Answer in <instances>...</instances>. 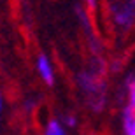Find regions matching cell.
<instances>
[{"instance_id": "obj_7", "label": "cell", "mask_w": 135, "mask_h": 135, "mask_svg": "<svg viewBox=\"0 0 135 135\" xmlns=\"http://www.w3.org/2000/svg\"><path fill=\"white\" fill-rule=\"evenodd\" d=\"M61 123H63L65 128H75L77 126V118L74 114H65V118L61 119Z\"/></svg>"}, {"instance_id": "obj_4", "label": "cell", "mask_w": 135, "mask_h": 135, "mask_svg": "<svg viewBox=\"0 0 135 135\" xmlns=\"http://www.w3.org/2000/svg\"><path fill=\"white\" fill-rule=\"evenodd\" d=\"M125 93H126V105L125 107L135 110V72H132V74L126 77Z\"/></svg>"}, {"instance_id": "obj_9", "label": "cell", "mask_w": 135, "mask_h": 135, "mask_svg": "<svg viewBox=\"0 0 135 135\" xmlns=\"http://www.w3.org/2000/svg\"><path fill=\"white\" fill-rule=\"evenodd\" d=\"M84 2H86V5H88L90 9H95L97 7V0H84Z\"/></svg>"}, {"instance_id": "obj_8", "label": "cell", "mask_w": 135, "mask_h": 135, "mask_svg": "<svg viewBox=\"0 0 135 135\" xmlns=\"http://www.w3.org/2000/svg\"><path fill=\"white\" fill-rule=\"evenodd\" d=\"M2 112H4V95L0 91V130H2Z\"/></svg>"}, {"instance_id": "obj_5", "label": "cell", "mask_w": 135, "mask_h": 135, "mask_svg": "<svg viewBox=\"0 0 135 135\" xmlns=\"http://www.w3.org/2000/svg\"><path fill=\"white\" fill-rule=\"evenodd\" d=\"M42 135H69V133H67V128L63 126V123H61L60 119L51 118V119L44 125Z\"/></svg>"}, {"instance_id": "obj_1", "label": "cell", "mask_w": 135, "mask_h": 135, "mask_svg": "<svg viewBox=\"0 0 135 135\" xmlns=\"http://www.w3.org/2000/svg\"><path fill=\"white\" fill-rule=\"evenodd\" d=\"M110 16H112V23L119 30H132L135 26V0H125L114 4L110 7Z\"/></svg>"}, {"instance_id": "obj_3", "label": "cell", "mask_w": 135, "mask_h": 135, "mask_svg": "<svg viewBox=\"0 0 135 135\" xmlns=\"http://www.w3.org/2000/svg\"><path fill=\"white\" fill-rule=\"evenodd\" d=\"M77 83H79V88L86 95H98L100 93V77H98V74L91 72V70L83 72L77 77Z\"/></svg>"}, {"instance_id": "obj_2", "label": "cell", "mask_w": 135, "mask_h": 135, "mask_svg": "<svg viewBox=\"0 0 135 135\" xmlns=\"http://www.w3.org/2000/svg\"><path fill=\"white\" fill-rule=\"evenodd\" d=\"M35 69H37V74H39V77L42 79V83H44L46 86H53L55 84V67H53V61H51V58L47 55H39L37 56V60H35Z\"/></svg>"}, {"instance_id": "obj_6", "label": "cell", "mask_w": 135, "mask_h": 135, "mask_svg": "<svg viewBox=\"0 0 135 135\" xmlns=\"http://www.w3.org/2000/svg\"><path fill=\"white\" fill-rule=\"evenodd\" d=\"M123 133L135 135V110L128 107L123 109Z\"/></svg>"}]
</instances>
